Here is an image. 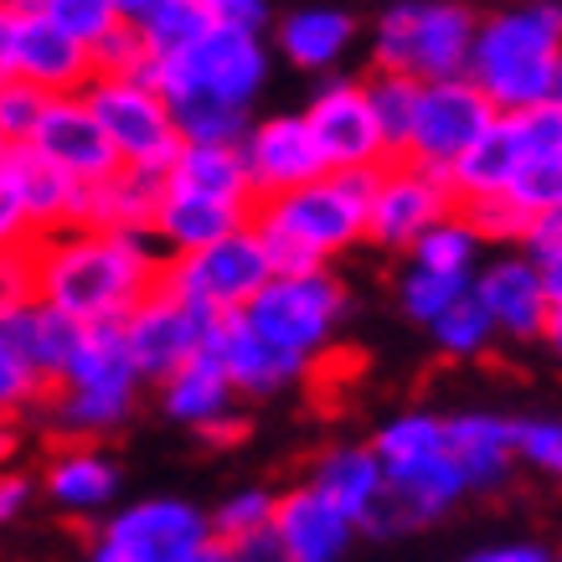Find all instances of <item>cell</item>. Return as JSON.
I'll return each instance as SVG.
<instances>
[{
  "label": "cell",
  "mask_w": 562,
  "mask_h": 562,
  "mask_svg": "<svg viewBox=\"0 0 562 562\" xmlns=\"http://www.w3.org/2000/svg\"><path fill=\"white\" fill-rule=\"evenodd\" d=\"M238 150L248 166V181H254V196H279V191H294L330 171L305 114H273V120L248 124Z\"/></svg>",
  "instance_id": "obj_16"
},
{
  "label": "cell",
  "mask_w": 562,
  "mask_h": 562,
  "mask_svg": "<svg viewBox=\"0 0 562 562\" xmlns=\"http://www.w3.org/2000/svg\"><path fill=\"white\" fill-rule=\"evenodd\" d=\"M42 16H47L52 26H63V32H68L72 42H83V47H93L114 21H124L120 11H114V0H47Z\"/></svg>",
  "instance_id": "obj_42"
},
{
  "label": "cell",
  "mask_w": 562,
  "mask_h": 562,
  "mask_svg": "<svg viewBox=\"0 0 562 562\" xmlns=\"http://www.w3.org/2000/svg\"><path fill=\"white\" fill-rule=\"evenodd\" d=\"M47 397V382L36 376V367L21 357L11 325L0 315V418H21L26 408H36Z\"/></svg>",
  "instance_id": "obj_37"
},
{
  "label": "cell",
  "mask_w": 562,
  "mask_h": 562,
  "mask_svg": "<svg viewBox=\"0 0 562 562\" xmlns=\"http://www.w3.org/2000/svg\"><path fill=\"white\" fill-rule=\"evenodd\" d=\"M376 171H325L315 181L254 202V233L263 238L273 273L330 269L341 254L367 243V206Z\"/></svg>",
  "instance_id": "obj_2"
},
{
  "label": "cell",
  "mask_w": 562,
  "mask_h": 562,
  "mask_svg": "<svg viewBox=\"0 0 562 562\" xmlns=\"http://www.w3.org/2000/svg\"><path fill=\"white\" fill-rule=\"evenodd\" d=\"M470 294L485 305L495 336H506V341H542L552 300H547V290H542V269H537L527 254L491 258L485 269L470 273Z\"/></svg>",
  "instance_id": "obj_18"
},
{
  "label": "cell",
  "mask_w": 562,
  "mask_h": 562,
  "mask_svg": "<svg viewBox=\"0 0 562 562\" xmlns=\"http://www.w3.org/2000/svg\"><path fill=\"white\" fill-rule=\"evenodd\" d=\"M351 294L330 269H305V273H269L263 290L243 305L248 325L279 351L300 357L305 367H315V357H325L346 325Z\"/></svg>",
  "instance_id": "obj_6"
},
{
  "label": "cell",
  "mask_w": 562,
  "mask_h": 562,
  "mask_svg": "<svg viewBox=\"0 0 562 562\" xmlns=\"http://www.w3.org/2000/svg\"><path fill=\"white\" fill-rule=\"evenodd\" d=\"M171 120L181 145H238L248 135L254 114L243 103H222V99H176Z\"/></svg>",
  "instance_id": "obj_33"
},
{
  "label": "cell",
  "mask_w": 562,
  "mask_h": 562,
  "mask_svg": "<svg viewBox=\"0 0 562 562\" xmlns=\"http://www.w3.org/2000/svg\"><path fill=\"white\" fill-rule=\"evenodd\" d=\"M88 57H93V72H109V78H145V68H150V52L139 42L135 21H114L88 47Z\"/></svg>",
  "instance_id": "obj_41"
},
{
  "label": "cell",
  "mask_w": 562,
  "mask_h": 562,
  "mask_svg": "<svg viewBox=\"0 0 562 562\" xmlns=\"http://www.w3.org/2000/svg\"><path fill=\"white\" fill-rule=\"evenodd\" d=\"M0 176L11 181V191H16V202H21V212H26V222H32L36 238H42V233H57V227H68L72 222L78 181L63 176L52 160H42L32 145H11L5 160H0Z\"/></svg>",
  "instance_id": "obj_25"
},
{
  "label": "cell",
  "mask_w": 562,
  "mask_h": 562,
  "mask_svg": "<svg viewBox=\"0 0 562 562\" xmlns=\"http://www.w3.org/2000/svg\"><path fill=\"white\" fill-rule=\"evenodd\" d=\"M202 351H212V357L222 361L227 382L238 392H248V397H279V392H290L294 382L310 372L300 357H290V351H279V346L263 341L243 310H217V315L206 321Z\"/></svg>",
  "instance_id": "obj_15"
},
{
  "label": "cell",
  "mask_w": 562,
  "mask_h": 562,
  "mask_svg": "<svg viewBox=\"0 0 562 562\" xmlns=\"http://www.w3.org/2000/svg\"><path fill=\"white\" fill-rule=\"evenodd\" d=\"M160 191H166V171L120 166L114 176L83 181V187H78V202H72L68 227H124V233H150Z\"/></svg>",
  "instance_id": "obj_20"
},
{
  "label": "cell",
  "mask_w": 562,
  "mask_h": 562,
  "mask_svg": "<svg viewBox=\"0 0 562 562\" xmlns=\"http://www.w3.org/2000/svg\"><path fill=\"white\" fill-rule=\"evenodd\" d=\"M5 150H11V139H5V135H0V160H5Z\"/></svg>",
  "instance_id": "obj_63"
},
{
  "label": "cell",
  "mask_w": 562,
  "mask_h": 562,
  "mask_svg": "<svg viewBox=\"0 0 562 562\" xmlns=\"http://www.w3.org/2000/svg\"><path fill=\"white\" fill-rule=\"evenodd\" d=\"M470 562H558V552H547L542 542H501V547L475 552Z\"/></svg>",
  "instance_id": "obj_52"
},
{
  "label": "cell",
  "mask_w": 562,
  "mask_h": 562,
  "mask_svg": "<svg viewBox=\"0 0 562 562\" xmlns=\"http://www.w3.org/2000/svg\"><path fill=\"white\" fill-rule=\"evenodd\" d=\"M480 254H485V243L460 217V206L443 212L439 222H428L424 233L408 243V263H424V269H439V273H464V279L480 269Z\"/></svg>",
  "instance_id": "obj_32"
},
{
  "label": "cell",
  "mask_w": 562,
  "mask_h": 562,
  "mask_svg": "<svg viewBox=\"0 0 562 562\" xmlns=\"http://www.w3.org/2000/svg\"><path fill=\"white\" fill-rule=\"evenodd\" d=\"M191 562H248V558H243V552H238L233 542H217V537H212V542H206Z\"/></svg>",
  "instance_id": "obj_55"
},
{
  "label": "cell",
  "mask_w": 562,
  "mask_h": 562,
  "mask_svg": "<svg viewBox=\"0 0 562 562\" xmlns=\"http://www.w3.org/2000/svg\"><path fill=\"white\" fill-rule=\"evenodd\" d=\"M212 26H243V32H263L273 21V0H202Z\"/></svg>",
  "instance_id": "obj_48"
},
{
  "label": "cell",
  "mask_w": 562,
  "mask_h": 562,
  "mask_svg": "<svg viewBox=\"0 0 562 562\" xmlns=\"http://www.w3.org/2000/svg\"><path fill=\"white\" fill-rule=\"evenodd\" d=\"M279 47L294 68L305 72H330L346 63V52L357 47V21L341 5H294L279 21Z\"/></svg>",
  "instance_id": "obj_26"
},
{
  "label": "cell",
  "mask_w": 562,
  "mask_h": 562,
  "mask_svg": "<svg viewBox=\"0 0 562 562\" xmlns=\"http://www.w3.org/2000/svg\"><path fill=\"white\" fill-rule=\"evenodd\" d=\"M42 103H47V93L32 83H21V78H0V135L11 139V145H26V135H32L36 114H42Z\"/></svg>",
  "instance_id": "obj_45"
},
{
  "label": "cell",
  "mask_w": 562,
  "mask_h": 562,
  "mask_svg": "<svg viewBox=\"0 0 562 562\" xmlns=\"http://www.w3.org/2000/svg\"><path fill=\"white\" fill-rule=\"evenodd\" d=\"M0 315H5V325H11L21 357L32 361L36 376L52 387L57 372H63V361L72 357V346H78V330H83V325L72 321V315H63L57 305H47V300H36V294H26V300H16V305H5Z\"/></svg>",
  "instance_id": "obj_28"
},
{
  "label": "cell",
  "mask_w": 562,
  "mask_h": 562,
  "mask_svg": "<svg viewBox=\"0 0 562 562\" xmlns=\"http://www.w3.org/2000/svg\"><path fill=\"white\" fill-rule=\"evenodd\" d=\"M233 397H238V387L227 382V372H222V361L212 351H196V357L181 361L160 382L166 418H176V424H187V428H206L212 418H222V413L233 408Z\"/></svg>",
  "instance_id": "obj_29"
},
{
  "label": "cell",
  "mask_w": 562,
  "mask_h": 562,
  "mask_svg": "<svg viewBox=\"0 0 562 562\" xmlns=\"http://www.w3.org/2000/svg\"><path fill=\"white\" fill-rule=\"evenodd\" d=\"M428 336H434V346H439L443 357H485V351L501 341V336H495V325H491V315H485V305H480L470 290H464L449 310H439V315L428 321Z\"/></svg>",
  "instance_id": "obj_35"
},
{
  "label": "cell",
  "mask_w": 562,
  "mask_h": 562,
  "mask_svg": "<svg viewBox=\"0 0 562 562\" xmlns=\"http://www.w3.org/2000/svg\"><path fill=\"white\" fill-rule=\"evenodd\" d=\"M506 196H512L521 212H547V206H562V150L527 155V160L516 166Z\"/></svg>",
  "instance_id": "obj_39"
},
{
  "label": "cell",
  "mask_w": 562,
  "mask_h": 562,
  "mask_svg": "<svg viewBox=\"0 0 562 562\" xmlns=\"http://www.w3.org/2000/svg\"><path fill=\"white\" fill-rule=\"evenodd\" d=\"M537 269H542V290H547V300H552V305H562V254L542 258Z\"/></svg>",
  "instance_id": "obj_54"
},
{
  "label": "cell",
  "mask_w": 562,
  "mask_h": 562,
  "mask_svg": "<svg viewBox=\"0 0 562 562\" xmlns=\"http://www.w3.org/2000/svg\"><path fill=\"white\" fill-rule=\"evenodd\" d=\"M135 32L150 57H171V52L191 47L202 32H212V16H206L202 0H155L150 11L135 21Z\"/></svg>",
  "instance_id": "obj_34"
},
{
  "label": "cell",
  "mask_w": 562,
  "mask_h": 562,
  "mask_svg": "<svg viewBox=\"0 0 562 562\" xmlns=\"http://www.w3.org/2000/svg\"><path fill=\"white\" fill-rule=\"evenodd\" d=\"M150 5H155V0H114V11H120L124 21H139L145 11H150Z\"/></svg>",
  "instance_id": "obj_59"
},
{
  "label": "cell",
  "mask_w": 562,
  "mask_h": 562,
  "mask_svg": "<svg viewBox=\"0 0 562 562\" xmlns=\"http://www.w3.org/2000/svg\"><path fill=\"white\" fill-rule=\"evenodd\" d=\"M206 321H212V310L191 305L187 294L166 290V284H155L120 321L124 351L135 361L139 382H166L181 361L196 357L206 341Z\"/></svg>",
  "instance_id": "obj_10"
},
{
  "label": "cell",
  "mask_w": 562,
  "mask_h": 562,
  "mask_svg": "<svg viewBox=\"0 0 562 562\" xmlns=\"http://www.w3.org/2000/svg\"><path fill=\"white\" fill-rule=\"evenodd\" d=\"M475 21L464 0H392L372 26V68L408 72L418 83L454 78L470 63Z\"/></svg>",
  "instance_id": "obj_4"
},
{
  "label": "cell",
  "mask_w": 562,
  "mask_h": 562,
  "mask_svg": "<svg viewBox=\"0 0 562 562\" xmlns=\"http://www.w3.org/2000/svg\"><path fill=\"white\" fill-rule=\"evenodd\" d=\"M26 294H32V263H26V248L0 254V310L26 300Z\"/></svg>",
  "instance_id": "obj_51"
},
{
  "label": "cell",
  "mask_w": 562,
  "mask_h": 562,
  "mask_svg": "<svg viewBox=\"0 0 562 562\" xmlns=\"http://www.w3.org/2000/svg\"><path fill=\"white\" fill-rule=\"evenodd\" d=\"M5 72L42 88V93H83V83L93 78V57L83 42H72L63 26H52L36 11V16H11Z\"/></svg>",
  "instance_id": "obj_17"
},
{
  "label": "cell",
  "mask_w": 562,
  "mask_h": 562,
  "mask_svg": "<svg viewBox=\"0 0 562 562\" xmlns=\"http://www.w3.org/2000/svg\"><path fill=\"white\" fill-rule=\"evenodd\" d=\"M558 57H562V0H516V5H501L495 16L475 21V42H470L464 72L501 114H516V109L552 99Z\"/></svg>",
  "instance_id": "obj_3"
},
{
  "label": "cell",
  "mask_w": 562,
  "mask_h": 562,
  "mask_svg": "<svg viewBox=\"0 0 562 562\" xmlns=\"http://www.w3.org/2000/svg\"><path fill=\"white\" fill-rule=\"evenodd\" d=\"M5 42H11V16L0 11V78H5Z\"/></svg>",
  "instance_id": "obj_61"
},
{
  "label": "cell",
  "mask_w": 562,
  "mask_h": 562,
  "mask_svg": "<svg viewBox=\"0 0 562 562\" xmlns=\"http://www.w3.org/2000/svg\"><path fill=\"white\" fill-rule=\"evenodd\" d=\"M464 290H470L464 273H439V269H424V263H408V273L397 279V300H403V310L418 325H428L439 310H449Z\"/></svg>",
  "instance_id": "obj_38"
},
{
  "label": "cell",
  "mask_w": 562,
  "mask_h": 562,
  "mask_svg": "<svg viewBox=\"0 0 562 562\" xmlns=\"http://www.w3.org/2000/svg\"><path fill=\"white\" fill-rule=\"evenodd\" d=\"M42 495L68 516H103V512H114V501H120V464L109 460L99 443L78 439L47 460Z\"/></svg>",
  "instance_id": "obj_21"
},
{
  "label": "cell",
  "mask_w": 562,
  "mask_h": 562,
  "mask_svg": "<svg viewBox=\"0 0 562 562\" xmlns=\"http://www.w3.org/2000/svg\"><path fill=\"white\" fill-rule=\"evenodd\" d=\"M516 460L562 480V418H516Z\"/></svg>",
  "instance_id": "obj_44"
},
{
  "label": "cell",
  "mask_w": 562,
  "mask_h": 562,
  "mask_svg": "<svg viewBox=\"0 0 562 562\" xmlns=\"http://www.w3.org/2000/svg\"><path fill=\"white\" fill-rule=\"evenodd\" d=\"M88 562H130V558H124V552H114V547L93 542V552H88Z\"/></svg>",
  "instance_id": "obj_60"
},
{
  "label": "cell",
  "mask_w": 562,
  "mask_h": 562,
  "mask_svg": "<svg viewBox=\"0 0 562 562\" xmlns=\"http://www.w3.org/2000/svg\"><path fill=\"white\" fill-rule=\"evenodd\" d=\"M248 217H254V206L202 196V191H187L166 181L160 206H155V222H150V238L160 243V254L171 258V254H191V248H206V243L227 238Z\"/></svg>",
  "instance_id": "obj_22"
},
{
  "label": "cell",
  "mask_w": 562,
  "mask_h": 562,
  "mask_svg": "<svg viewBox=\"0 0 562 562\" xmlns=\"http://www.w3.org/2000/svg\"><path fill=\"white\" fill-rule=\"evenodd\" d=\"M269 527L279 537L284 562H346V552L357 542V521L341 516L330 501H321L310 485H294V491L273 495Z\"/></svg>",
  "instance_id": "obj_19"
},
{
  "label": "cell",
  "mask_w": 562,
  "mask_h": 562,
  "mask_svg": "<svg viewBox=\"0 0 562 562\" xmlns=\"http://www.w3.org/2000/svg\"><path fill=\"white\" fill-rule=\"evenodd\" d=\"M32 294L78 325L124 321L160 284L166 254L150 233L124 227H57L26 248Z\"/></svg>",
  "instance_id": "obj_1"
},
{
  "label": "cell",
  "mask_w": 562,
  "mask_h": 562,
  "mask_svg": "<svg viewBox=\"0 0 562 562\" xmlns=\"http://www.w3.org/2000/svg\"><path fill=\"white\" fill-rule=\"evenodd\" d=\"M361 88H367L376 130H382V139H387V155H403V145H408V124H413V99H418V78L376 68Z\"/></svg>",
  "instance_id": "obj_36"
},
{
  "label": "cell",
  "mask_w": 562,
  "mask_h": 562,
  "mask_svg": "<svg viewBox=\"0 0 562 562\" xmlns=\"http://www.w3.org/2000/svg\"><path fill=\"white\" fill-rule=\"evenodd\" d=\"M16 460V428H11V418H0V464Z\"/></svg>",
  "instance_id": "obj_57"
},
{
  "label": "cell",
  "mask_w": 562,
  "mask_h": 562,
  "mask_svg": "<svg viewBox=\"0 0 562 562\" xmlns=\"http://www.w3.org/2000/svg\"><path fill=\"white\" fill-rule=\"evenodd\" d=\"M83 99L93 109L99 130L109 135L120 166H139V171H166L181 150L171 103L160 99V88L150 78H109L93 72L83 83Z\"/></svg>",
  "instance_id": "obj_7"
},
{
  "label": "cell",
  "mask_w": 562,
  "mask_h": 562,
  "mask_svg": "<svg viewBox=\"0 0 562 562\" xmlns=\"http://www.w3.org/2000/svg\"><path fill=\"white\" fill-rule=\"evenodd\" d=\"M32 222H26V212H21L16 191H11V181L0 176V254H16V248H32Z\"/></svg>",
  "instance_id": "obj_49"
},
{
  "label": "cell",
  "mask_w": 562,
  "mask_h": 562,
  "mask_svg": "<svg viewBox=\"0 0 562 562\" xmlns=\"http://www.w3.org/2000/svg\"><path fill=\"white\" fill-rule=\"evenodd\" d=\"M269 273L273 269H269V254H263V238L254 233V222H243V227H233L227 238L206 243V248L171 254L166 269H160V284L217 315V310L248 305V300L263 290Z\"/></svg>",
  "instance_id": "obj_8"
},
{
  "label": "cell",
  "mask_w": 562,
  "mask_h": 562,
  "mask_svg": "<svg viewBox=\"0 0 562 562\" xmlns=\"http://www.w3.org/2000/svg\"><path fill=\"white\" fill-rule=\"evenodd\" d=\"M166 181L202 191V196H222V202H243V206L258 202L238 145H181L176 160L166 166Z\"/></svg>",
  "instance_id": "obj_30"
},
{
  "label": "cell",
  "mask_w": 562,
  "mask_h": 562,
  "mask_svg": "<svg viewBox=\"0 0 562 562\" xmlns=\"http://www.w3.org/2000/svg\"><path fill=\"white\" fill-rule=\"evenodd\" d=\"M449 428V460L460 464L464 491H495L506 485L516 464V418L506 413H454Z\"/></svg>",
  "instance_id": "obj_23"
},
{
  "label": "cell",
  "mask_w": 562,
  "mask_h": 562,
  "mask_svg": "<svg viewBox=\"0 0 562 562\" xmlns=\"http://www.w3.org/2000/svg\"><path fill=\"white\" fill-rule=\"evenodd\" d=\"M552 93H558V99H562V57H558V88H552Z\"/></svg>",
  "instance_id": "obj_62"
},
{
  "label": "cell",
  "mask_w": 562,
  "mask_h": 562,
  "mask_svg": "<svg viewBox=\"0 0 562 562\" xmlns=\"http://www.w3.org/2000/svg\"><path fill=\"white\" fill-rule=\"evenodd\" d=\"M26 145H32L42 160H52L63 176H72L78 187L120 171V155H114L109 135L99 130V120H93V109H88L83 93H47Z\"/></svg>",
  "instance_id": "obj_14"
},
{
  "label": "cell",
  "mask_w": 562,
  "mask_h": 562,
  "mask_svg": "<svg viewBox=\"0 0 562 562\" xmlns=\"http://www.w3.org/2000/svg\"><path fill=\"white\" fill-rule=\"evenodd\" d=\"M454 206H460V196L449 187L443 166L392 155V160L376 166L372 206H367V243L387 248V254H408V243L424 233L428 222H439Z\"/></svg>",
  "instance_id": "obj_9"
},
{
  "label": "cell",
  "mask_w": 562,
  "mask_h": 562,
  "mask_svg": "<svg viewBox=\"0 0 562 562\" xmlns=\"http://www.w3.org/2000/svg\"><path fill=\"white\" fill-rule=\"evenodd\" d=\"M516 130H521V145H527V155L562 150V99L552 93V99L531 103V109H516Z\"/></svg>",
  "instance_id": "obj_46"
},
{
  "label": "cell",
  "mask_w": 562,
  "mask_h": 562,
  "mask_svg": "<svg viewBox=\"0 0 562 562\" xmlns=\"http://www.w3.org/2000/svg\"><path fill=\"white\" fill-rule=\"evenodd\" d=\"M516 254H527L531 263L562 254V206H547V212H527V227L516 238Z\"/></svg>",
  "instance_id": "obj_47"
},
{
  "label": "cell",
  "mask_w": 562,
  "mask_h": 562,
  "mask_svg": "<svg viewBox=\"0 0 562 562\" xmlns=\"http://www.w3.org/2000/svg\"><path fill=\"white\" fill-rule=\"evenodd\" d=\"M495 114H501V109L470 83V72L428 78V83H418V99H413V124H408V145H403V155L449 171V160H454V155H460L464 145L495 120Z\"/></svg>",
  "instance_id": "obj_12"
},
{
  "label": "cell",
  "mask_w": 562,
  "mask_h": 562,
  "mask_svg": "<svg viewBox=\"0 0 562 562\" xmlns=\"http://www.w3.org/2000/svg\"><path fill=\"white\" fill-rule=\"evenodd\" d=\"M32 501H36V480L26 470H16V464H0V527L32 512Z\"/></svg>",
  "instance_id": "obj_50"
},
{
  "label": "cell",
  "mask_w": 562,
  "mask_h": 562,
  "mask_svg": "<svg viewBox=\"0 0 562 562\" xmlns=\"http://www.w3.org/2000/svg\"><path fill=\"white\" fill-rule=\"evenodd\" d=\"M305 120L330 171H376L382 160H392L387 139L372 120L367 88L357 78H325L315 88V99H310Z\"/></svg>",
  "instance_id": "obj_13"
},
{
  "label": "cell",
  "mask_w": 562,
  "mask_h": 562,
  "mask_svg": "<svg viewBox=\"0 0 562 562\" xmlns=\"http://www.w3.org/2000/svg\"><path fill=\"white\" fill-rule=\"evenodd\" d=\"M99 542L124 552L130 562H191L212 542V527L181 495H150L120 512H103Z\"/></svg>",
  "instance_id": "obj_11"
},
{
  "label": "cell",
  "mask_w": 562,
  "mask_h": 562,
  "mask_svg": "<svg viewBox=\"0 0 562 562\" xmlns=\"http://www.w3.org/2000/svg\"><path fill=\"white\" fill-rule=\"evenodd\" d=\"M542 341L558 351V361H562V305H552L547 310V325H542Z\"/></svg>",
  "instance_id": "obj_56"
},
{
  "label": "cell",
  "mask_w": 562,
  "mask_h": 562,
  "mask_svg": "<svg viewBox=\"0 0 562 562\" xmlns=\"http://www.w3.org/2000/svg\"><path fill=\"white\" fill-rule=\"evenodd\" d=\"M305 485L361 527V516L372 512V501L382 495V460L372 454V443H336L315 460Z\"/></svg>",
  "instance_id": "obj_27"
},
{
  "label": "cell",
  "mask_w": 562,
  "mask_h": 562,
  "mask_svg": "<svg viewBox=\"0 0 562 562\" xmlns=\"http://www.w3.org/2000/svg\"><path fill=\"white\" fill-rule=\"evenodd\" d=\"M248 562H284V552H279V537H273V527H258L254 537H243V542H233Z\"/></svg>",
  "instance_id": "obj_53"
},
{
  "label": "cell",
  "mask_w": 562,
  "mask_h": 562,
  "mask_svg": "<svg viewBox=\"0 0 562 562\" xmlns=\"http://www.w3.org/2000/svg\"><path fill=\"white\" fill-rule=\"evenodd\" d=\"M42 5H47V0H0V11H5V16H36Z\"/></svg>",
  "instance_id": "obj_58"
},
{
  "label": "cell",
  "mask_w": 562,
  "mask_h": 562,
  "mask_svg": "<svg viewBox=\"0 0 562 562\" xmlns=\"http://www.w3.org/2000/svg\"><path fill=\"white\" fill-rule=\"evenodd\" d=\"M460 217L475 227L485 248H491V243H501V248H516L521 227H527V212H521L512 196H480V202H460Z\"/></svg>",
  "instance_id": "obj_43"
},
{
  "label": "cell",
  "mask_w": 562,
  "mask_h": 562,
  "mask_svg": "<svg viewBox=\"0 0 562 562\" xmlns=\"http://www.w3.org/2000/svg\"><path fill=\"white\" fill-rule=\"evenodd\" d=\"M558 562H562V558H558Z\"/></svg>",
  "instance_id": "obj_64"
},
{
  "label": "cell",
  "mask_w": 562,
  "mask_h": 562,
  "mask_svg": "<svg viewBox=\"0 0 562 562\" xmlns=\"http://www.w3.org/2000/svg\"><path fill=\"white\" fill-rule=\"evenodd\" d=\"M47 392H52V428L68 434V439L120 434L139 397V392H124V387H63V382Z\"/></svg>",
  "instance_id": "obj_31"
},
{
  "label": "cell",
  "mask_w": 562,
  "mask_h": 562,
  "mask_svg": "<svg viewBox=\"0 0 562 562\" xmlns=\"http://www.w3.org/2000/svg\"><path fill=\"white\" fill-rule=\"evenodd\" d=\"M521 160H527V145H521V130H516V114H495V120L449 160V187H454L460 202L506 196V187H512V176Z\"/></svg>",
  "instance_id": "obj_24"
},
{
  "label": "cell",
  "mask_w": 562,
  "mask_h": 562,
  "mask_svg": "<svg viewBox=\"0 0 562 562\" xmlns=\"http://www.w3.org/2000/svg\"><path fill=\"white\" fill-rule=\"evenodd\" d=\"M160 99H222V103H243L254 109V99L269 83V47L258 32L243 26H212L202 32L191 47L171 52V57H150L145 68Z\"/></svg>",
  "instance_id": "obj_5"
},
{
  "label": "cell",
  "mask_w": 562,
  "mask_h": 562,
  "mask_svg": "<svg viewBox=\"0 0 562 562\" xmlns=\"http://www.w3.org/2000/svg\"><path fill=\"white\" fill-rule=\"evenodd\" d=\"M273 521V491H233L222 501L217 512L206 516V527L217 542H243V537H254L258 527H269Z\"/></svg>",
  "instance_id": "obj_40"
}]
</instances>
